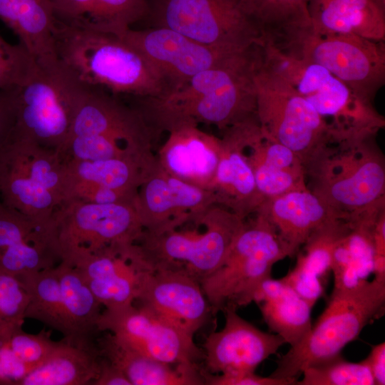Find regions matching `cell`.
<instances>
[{"label":"cell","instance_id":"cell-15","mask_svg":"<svg viewBox=\"0 0 385 385\" xmlns=\"http://www.w3.org/2000/svg\"><path fill=\"white\" fill-rule=\"evenodd\" d=\"M135 301L192 336L212 314L200 283L177 269H147L142 275Z\"/></svg>","mask_w":385,"mask_h":385},{"label":"cell","instance_id":"cell-46","mask_svg":"<svg viewBox=\"0 0 385 385\" xmlns=\"http://www.w3.org/2000/svg\"><path fill=\"white\" fill-rule=\"evenodd\" d=\"M91 385H131V384L118 367L101 355L99 373Z\"/></svg>","mask_w":385,"mask_h":385},{"label":"cell","instance_id":"cell-29","mask_svg":"<svg viewBox=\"0 0 385 385\" xmlns=\"http://www.w3.org/2000/svg\"><path fill=\"white\" fill-rule=\"evenodd\" d=\"M0 20L16 34L36 61L57 58L51 0H0Z\"/></svg>","mask_w":385,"mask_h":385},{"label":"cell","instance_id":"cell-7","mask_svg":"<svg viewBox=\"0 0 385 385\" xmlns=\"http://www.w3.org/2000/svg\"><path fill=\"white\" fill-rule=\"evenodd\" d=\"M281 51L319 64L363 99L373 103L385 82V46L351 34H321L309 26L266 39Z\"/></svg>","mask_w":385,"mask_h":385},{"label":"cell","instance_id":"cell-30","mask_svg":"<svg viewBox=\"0 0 385 385\" xmlns=\"http://www.w3.org/2000/svg\"><path fill=\"white\" fill-rule=\"evenodd\" d=\"M155 161L149 150L108 160L63 163L70 186L74 181H87L113 189L137 191Z\"/></svg>","mask_w":385,"mask_h":385},{"label":"cell","instance_id":"cell-35","mask_svg":"<svg viewBox=\"0 0 385 385\" xmlns=\"http://www.w3.org/2000/svg\"><path fill=\"white\" fill-rule=\"evenodd\" d=\"M301 375L297 385H374L364 359L351 362L341 354L307 366Z\"/></svg>","mask_w":385,"mask_h":385},{"label":"cell","instance_id":"cell-44","mask_svg":"<svg viewBox=\"0 0 385 385\" xmlns=\"http://www.w3.org/2000/svg\"><path fill=\"white\" fill-rule=\"evenodd\" d=\"M205 385H294L296 382L284 379L262 376L254 372L213 374L202 368Z\"/></svg>","mask_w":385,"mask_h":385},{"label":"cell","instance_id":"cell-17","mask_svg":"<svg viewBox=\"0 0 385 385\" xmlns=\"http://www.w3.org/2000/svg\"><path fill=\"white\" fill-rule=\"evenodd\" d=\"M215 204L210 190L188 183L153 163L138 188L134 207L147 232H155Z\"/></svg>","mask_w":385,"mask_h":385},{"label":"cell","instance_id":"cell-16","mask_svg":"<svg viewBox=\"0 0 385 385\" xmlns=\"http://www.w3.org/2000/svg\"><path fill=\"white\" fill-rule=\"evenodd\" d=\"M223 313V328L211 332L203 344V369L210 374L254 372L285 344L279 335L260 330L235 309H227Z\"/></svg>","mask_w":385,"mask_h":385},{"label":"cell","instance_id":"cell-11","mask_svg":"<svg viewBox=\"0 0 385 385\" xmlns=\"http://www.w3.org/2000/svg\"><path fill=\"white\" fill-rule=\"evenodd\" d=\"M142 23L220 49L245 50L262 43L238 0H147Z\"/></svg>","mask_w":385,"mask_h":385},{"label":"cell","instance_id":"cell-6","mask_svg":"<svg viewBox=\"0 0 385 385\" xmlns=\"http://www.w3.org/2000/svg\"><path fill=\"white\" fill-rule=\"evenodd\" d=\"M88 86L58 57L36 61L34 71L17 88L11 139L26 140L57 150L68 135Z\"/></svg>","mask_w":385,"mask_h":385},{"label":"cell","instance_id":"cell-2","mask_svg":"<svg viewBox=\"0 0 385 385\" xmlns=\"http://www.w3.org/2000/svg\"><path fill=\"white\" fill-rule=\"evenodd\" d=\"M54 41L57 57L89 86L135 98L168 93L157 70L118 35L56 19Z\"/></svg>","mask_w":385,"mask_h":385},{"label":"cell","instance_id":"cell-19","mask_svg":"<svg viewBox=\"0 0 385 385\" xmlns=\"http://www.w3.org/2000/svg\"><path fill=\"white\" fill-rule=\"evenodd\" d=\"M255 213L272 226L289 257L319 230L339 220H348L308 187L267 199Z\"/></svg>","mask_w":385,"mask_h":385},{"label":"cell","instance_id":"cell-26","mask_svg":"<svg viewBox=\"0 0 385 385\" xmlns=\"http://www.w3.org/2000/svg\"><path fill=\"white\" fill-rule=\"evenodd\" d=\"M351 228L349 220H341L314 233L303 245L295 266L282 278L312 307L324 294L334 248Z\"/></svg>","mask_w":385,"mask_h":385},{"label":"cell","instance_id":"cell-23","mask_svg":"<svg viewBox=\"0 0 385 385\" xmlns=\"http://www.w3.org/2000/svg\"><path fill=\"white\" fill-rule=\"evenodd\" d=\"M96 337L101 354L118 367L131 385H205L198 364H171L133 349L113 334Z\"/></svg>","mask_w":385,"mask_h":385},{"label":"cell","instance_id":"cell-49","mask_svg":"<svg viewBox=\"0 0 385 385\" xmlns=\"http://www.w3.org/2000/svg\"><path fill=\"white\" fill-rule=\"evenodd\" d=\"M6 324L8 323L5 322L0 316V329Z\"/></svg>","mask_w":385,"mask_h":385},{"label":"cell","instance_id":"cell-24","mask_svg":"<svg viewBox=\"0 0 385 385\" xmlns=\"http://www.w3.org/2000/svg\"><path fill=\"white\" fill-rule=\"evenodd\" d=\"M96 339L63 337L19 385H91L98 376L101 359Z\"/></svg>","mask_w":385,"mask_h":385},{"label":"cell","instance_id":"cell-4","mask_svg":"<svg viewBox=\"0 0 385 385\" xmlns=\"http://www.w3.org/2000/svg\"><path fill=\"white\" fill-rule=\"evenodd\" d=\"M245 222L214 204L160 230H143L135 243L152 267L183 270L200 283L225 260Z\"/></svg>","mask_w":385,"mask_h":385},{"label":"cell","instance_id":"cell-33","mask_svg":"<svg viewBox=\"0 0 385 385\" xmlns=\"http://www.w3.org/2000/svg\"><path fill=\"white\" fill-rule=\"evenodd\" d=\"M373 261L372 233L352 226L334 250L332 266L334 289L349 288L366 280L373 272Z\"/></svg>","mask_w":385,"mask_h":385},{"label":"cell","instance_id":"cell-18","mask_svg":"<svg viewBox=\"0 0 385 385\" xmlns=\"http://www.w3.org/2000/svg\"><path fill=\"white\" fill-rule=\"evenodd\" d=\"M239 131L262 202L307 187L305 168L300 159L263 132L257 120L243 123Z\"/></svg>","mask_w":385,"mask_h":385},{"label":"cell","instance_id":"cell-8","mask_svg":"<svg viewBox=\"0 0 385 385\" xmlns=\"http://www.w3.org/2000/svg\"><path fill=\"white\" fill-rule=\"evenodd\" d=\"M289 257L272 226L260 215L245 225L222 262L200 282L212 314L253 302L273 266Z\"/></svg>","mask_w":385,"mask_h":385},{"label":"cell","instance_id":"cell-34","mask_svg":"<svg viewBox=\"0 0 385 385\" xmlns=\"http://www.w3.org/2000/svg\"><path fill=\"white\" fill-rule=\"evenodd\" d=\"M240 6L260 31L262 39L293 28L310 25L309 0H238Z\"/></svg>","mask_w":385,"mask_h":385},{"label":"cell","instance_id":"cell-5","mask_svg":"<svg viewBox=\"0 0 385 385\" xmlns=\"http://www.w3.org/2000/svg\"><path fill=\"white\" fill-rule=\"evenodd\" d=\"M385 310V279L374 277L346 289H334L305 338L290 347L270 374L296 382L307 366L340 354L363 329Z\"/></svg>","mask_w":385,"mask_h":385},{"label":"cell","instance_id":"cell-12","mask_svg":"<svg viewBox=\"0 0 385 385\" xmlns=\"http://www.w3.org/2000/svg\"><path fill=\"white\" fill-rule=\"evenodd\" d=\"M98 331L108 332L139 353L162 362L197 364L204 353L192 336L151 309L134 303L105 309Z\"/></svg>","mask_w":385,"mask_h":385},{"label":"cell","instance_id":"cell-22","mask_svg":"<svg viewBox=\"0 0 385 385\" xmlns=\"http://www.w3.org/2000/svg\"><path fill=\"white\" fill-rule=\"evenodd\" d=\"M215 204L245 219L262 203L237 125L224 131L215 175L210 188Z\"/></svg>","mask_w":385,"mask_h":385},{"label":"cell","instance_id":"cell-37","mask_svg":"<svg viewBox=\"0 0 385 385\" xmlns=\"http://www.w3.org/2000/svg\"><path fill=\"white\" fill-rule=\"evenodd\" d=\"M59 262L47 242L22 241L0 251V267L15 277L56 266Z\"/></svg>","mask_w":385,"mask_h":385},{"label":"cell","instance_id":"cell-32","mask_svg":"<svg viewBox=\"0 0 385 385\" xmlns=\"http://www.w3.org/2000/svg\"><path fill=\"white\" fill-rule=\"evenodd\" d=\"M16 277L29 296L25 319L39 321L63 337H72L56 266Z\"/></svg>","mask_w":385,"mask_h":385},{"label":"cell","instance_id":"cell-21","mask_svg":"<svg viewBox=\"0 0 385 385\" xmlns=\"http://www.w3.org/2000/svg\"><path fill=\"white\" fill-rule=\"evenodd\" d=\"M169 135L157 160L168 173L191 185L210 190L217 167L221 138L194 124L168 130Z\"/></svg>","mask_w":385,"mask_h":385},{"label":"cell","instance_id":"cell-40","mask_svg":"<svg viewBox=\"0 0 385 385\" xmlns=\"http://www.w3.org/2000/svg\"><path fill=\"white\" fill-rule=\"evenodd\" d=\"M29 296L19 280L0 267V316L10 324L23 325Z\"/></svg>","mask_w":385,"mask_h":385},{"label":"cell","instance_id":"cell-48","mask_svg":"<svg viewBox=\"0 0 385 385\" xmlns=\"http://www.w3.org/2000/svg\"><path fill=\"white\" fill-rule=\"evenodd\" d=\"M382 9L385 10V0H374Z\"/></svg>","mask_w":385,"mask_h":385},{"label":"cell","instance_id":"cell-1","mask_svg":"<svg viewBox=\"0 0 385 385\" xmlns=\"http://www.w3.org/2000/svg\"><path fill=\"white\" fill-rule=\"evenodd\" d=\"M257 61H232L201 71L170 94L140 101L150 125L168 129L202 123L227 129L258 120L254 76Z\"/></svg>","mask_w":385,"mask_h":385},{"label":"cell","instance_id":"cell-3","mask_svg":"<svg viewBox=\"0 0 385 385\" xmlns=\"http://www.w3.org/2000/svg\"><path fill=\"white\" fill-rule=\"evenodd\" d=\"M376 133L329 144L307 170L314 194L350 222L384 207L385 165Z\"/></svg>","mask_w":385,"mask_h":385},{"label":"cell","instance_id":"cell-43","mask_svg":"<svg viewBox=\"0 0 385 385\" xmlns=\"http://www.w3.org/2000/svg\"><path fill=\"white\" fill-rule=\"evenodd\" d=\"M14 325L7 324L0 329V385H19L30 371L9 345V332Z\"/></svg>","mask_w":385,"mask_h":385},{"label":"cell","instance_id":"cell-45","mask_svg":"<svg viewBox=\"0 0 385 385\" xmlns=\"http://www.w3.org/2000/svg\"><path fill=\"white\" fill-rule=\"evenodd\" d=\"M18 87L0 90V150L9 142L15 126Z\"/></svg>","mask_w":385,"mask_h":385},{"label":"cell","instance_id":"cell-20","mask_svg":"<svg viewBox=\"0 0 385 385\" xmlns=\"http://www.w3.org/2000/svg\"><path fill=\"white\" fill-rule=\"evenodd\" d=\"M151 134L152 129L137 108L123 104L117 96L103 88L88 86L79 103L67 138L103 135L133 146L150 148Z\"/></svg>","mask_w":385,"mask_h":385},{"label":"cell","instance_id":"cell-13","mask_svg":"<svg viewBox=\"0 0 385 385\" xmlns=\"http://www.w3.org/2000/svg\"><path fill=\"white\" fill-rule=\"evenodd\" d=\"M119 36L138 51L160 73L168 88L165 96L180 88L197 73L220 66L253 47L240 51L217 48L165 28H131Z\"/></svg>","mask_w":385,"mask_h":385},{"label":"cell","instance_id":"cell-47","mask_svg":"<svg viewBox=\"0 0 385 385\" xmlns=\"http://www.w3.org/2000/svg\"><path fill=\"white\" fill-rule=\"evenodd\" d=\"M374 379V385L385 384V343L371 346L369 355L364 359Z\"/></svg>","mask_w":385,"mask_h":385},{"label":"cell","instance_id":"cell-10","mask_svg":"<svg viewBox=\"0 0 385 385\" xmlns=\"http://www.w3.org/2000/svg\"><path fill=\"white\" fill-rule=\"evenodd\" d=\"M143 230L133 205L77 199L62 202L46 226L48 244L59 262L108 247L132 245Z\"/></svg>","mask_w":385,"mask_h":385},{"label":"cell","instance_id":"cell-41","mask_svg":"<svg viewBox=\"0 0 385 385\" xmlns=\"http://www.w3.org/2000/svg\"><path fill=\"white\" fill-rule=\"evenodd\" d=\"M137 191L113 189L87 181H74L71 184L68 200L77 199L96 204L134 205Z\"/></svg>","mask_w":385,"mask_h":385},{"label":"cell","instance_id":"cell-9","mask_svg":"<svg viewBox=\"0 0 385 385\" xmlns=\"http://www.w3.org/2000/svg\"><path fill=\"white\" fill-rule=\"evenodd\" d=\"M254 81L261 129L289 148L305 171L329 144L342 137L304 98L263 69L260 60Z\"/></svg>","mask_w":385,"mask_h":385},{"label":"cell","instance_id":"cell-27","mask_svg":"<svg viewBox=\"0 0 385 385\" xmlns=\"http://www.w3.org/2000/svg\"><path fill=\"white\" fill-rule=\"evenodd\" d=\"M253 302L270 329L290 347L299 344L312 328L313 307L282 278L266 279L256 291Z\"/></svg>","mask_w":385,"mask_h":385},{"label":"cell","instance_id":"cell-42","mask_svg":"<svg viewBox=\"0 0 385 385\" xmlns=\"http://www.w3.org/2000/svg\"><path fill=\"white\" fill-rule=\"evenodd\" d=\"M33 59L22 44H10L0 36V90L16 86L21 81L24 66Z\"/></svg>","mask_w":385,"mask_h":385},{"label":"cell","instance_id":"cell-38","mask_svg":"<svg viewBox=\"0 0 385 385\" xmlns=\"http://www.w3.org/2000/svg\"><path fill=\"white\" fill-rule=\"evenodd\" d=\"M8 343L15 356L30 371L47 359L55 344L51 331L43 329L37 334H29L23 330L22 325L11 327Z\"/></svg>","mask_w":385,"mask_h":385},{"label":"cell","instance_id":"cell-39","mask_svg":"<svg viewBox=\"0 0 385 385\" xmlns=\"http://www.w3.org/2000/svg\"><path fill=\"white\" fill-rule=\"evenodd\" d=\"M44 226L0 202V251L22 241H46Z\"/></svg>","mask_w":385,"mask_h":385},{"label":"cell","instance_id":"cell-14","mask_svg":"<svg viewBox=\"0 0 385 385\" xmlns=\"http://www.w3.org/2000/svg\"><path fill=\"white\" fill-rule=\"evenodd\" d=\"M60 262L80 272L96 299L106 309L133 304L142 275L151 267L135 243L78 254Z\"/></svg>","mask_w":385,"mask_h":385},{"label":"cell","instance_id":"cell-36","mask_svg":"<svg viewBox=\"0 0 385 385\" xmlns=\"http://www.w3.org/2000/svg\"><path fill=\"white\" fill-rule=\"evenodd\" d=\"M57 151L63 162L94 161L149 151V148L133 146L103 135H81L68 138Z\"/></svg>","mask_w":385,"mask_h":385},{"label":"cell","instance_id":"cell-31","mask_svg":"<svg viewBox=\"0 0 385 385\" xmlns=\"http://www.w3.org/2000/svg\"><path fill=\"white\" fill-rule=\"evenodd\" d=\"M56 270L72 337L96 339L102 305L75 267L59 262Z\"/></svg>","mask_w":385,"mask_h":385},{"label":"cell","instance_id":"cell-28","mask_svg":"<svg viewBox=\"0 0 385 385\" xmlns=\"http://www.w3.org/2000/svg\"><path fill=\"white\" fill-rule=\"evenodd\" d=\"M51 1L57 21L118 36L143 22L147 11V0Z\"/></svg>","mask_w":385,"mask_h":385},{"label":"cell","instance_id":"cell-25","mask_svg":"<svg viewBox=\"0 0 385 385\" xmlns=\"http://www.w3.org/2000/svg\"><path fill=\"white\" fill-rule=\"evenodd\" d=\"M310 27L321 34L385 39V10L374 0H309Z\"/></svg>","mask_w":385,"mask_h":385}]
</instances>
